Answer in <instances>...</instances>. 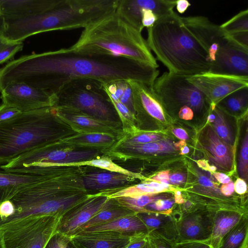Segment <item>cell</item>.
I'll list each match as a JSON object with an SVG mask.
<instances>
[{
  "instance_id": "5",
  "label": "cell",
  "mask_w": 248,
  "mask_h": 248,
  "mask_svg": "<svg viewBox=\"0 0 248 248\" xmlns=\"http://www.w3.org/2000/svg\"><path fill=\"white\" fill-rule=\"evenodd\" d=\"M69 50L90 55L126 58L158 68L141 32L115 11L91 23Z\"/></svg>"
},
{
  "instance_id": "60",
  "label": "cell",
  "mask_w": 248,
  "mask_h": 248,
  "mask_svg": "<svg viewBox=\"0 0 248 248\" xmlns=\"http://www.w3.org/2000/svg\"><path fill=\"white\" fill-rule=\"evenodd\" d=\"M248 248V247H247V248Z\"/></svg>"
},
{
  "instance_id": "19",
  "label": "cell",
  "mask_w": 248,
  "mask_h": 248,
  "mask_svg": "<svg viewBox=\"0 0 248 248\" xmlns=\"http://www.w3.org/2000/svg\"><path fill=\"white\" fill-rule=\"evenodd\" d=\"M133 234L112 231L81 232L71 237L78 248H125Z\"/></svg>"
},
{
  "instance_id": "23",
  "label": "cell",
  "mask_w": 248,
  "mask_h": 248,
  "mask_svg": "<svg viewBox=\"0 0 248 248\" xmlns=\"http://www.w3.org/2000/svg\"><path fill=\"white\" fill-rule=\"evenodd\" d=\"M137 215L145 225L148 232H154L176 242V224L171 215L151 212H138Z\"/></svg>"
},
{
  "instance_id": "29",
  "label": "cell",
  "mask_w": 248,
  "mask_h": 248,
  "mask_svg": "<svg viewBox=\"0 0 248 248\" xmlns=\"http://www.w3.org/2000/svg\"><path fill=\"white\" fill-rule=\"evenodd\" d=\"M170 193L143 194L132 197H120L114 198L120 205L135 213L144 212V207L158 200L171 198Z\"/></svg>"
},
{
  "instance_id": "32",
  "label": "cell",
  "mask_w": 248,
  "mask_h": 248,
  "mask_svg": "<svg viewBox=\"0 0 248 248\" xmlns=\"http://www.w3.org/2000/svg\"><path fill=\"white\" fill-rule=\"evenodd\" d=\"M248 101V88H245L228 95L218 103L232 112L238 113L247 108Z\"/></svg>"
},
{
  "instance_id": "18",
  "label": "cell",
  "mask_w": 248,
  "mask_h": 248,
  "mask_svg": "<svg viewBox=\"0 0 248 248\" xmlns=\"http://www.w3.org/2000/svg\"><path fill=\"white\" fill-rule=\"evenodd\" d=\"M198 146L204 151L210 161L217 167V169L228 172L233 170L232 146L221 139L210 126H206L201 132Z\"/></svg>"
},
{
  "instance_id": "33",
  "label": "cell",
  "mask_w": 248,
  "mask_h": 248,
  "mask_svg": "<svg viewBox=\"0 0 248 248\" xmlns=\"http://www.w3.org/2000/svg\"><path fill=\"white\" fill-rule=\"evenodd\" d=\"M220 27L227 35L248 32V10L240 11Z\"/></svg>"
},
{
  "instance_id": "27",
  "label": "cell",
  "mask_w": 248,
  "mask_h": 248,
  "mask_svg": "<svg viewBox=\"0 0 248 248\" xmlns=\"http://www.w3.org/2000/svg\"><path fill=\"white\" fill-rule=\"evenodd\" d=\"M1 166V164H0V187L10 192L8 199L19 188L40 180L45 175H29L9 172L2 169Z\"/></svg>"
},
{
  "instance_id": "47",
  "label": "cell",
  "mask_w": 248,
  "mask_h": 248,
  "mask_svg": "<svg viewBox=\"0 0 248 248\" xmlns=\"http://www.w3.org/2000/svg\"><path fill=\"white\" fill-rule=\"evenodd\" d=\"M190 6V3L187 0H177L175 1L176 10L181 14H184Z\"/></svg>"
},
{
  "instance_id": "43",
  "label": "cell",
  "mask_w": 248,
  "mask_h": 248,
  "mask_svg": "<svg viewBox=\"0 0 248 248\" xmlns=\"http://www.w3.org/2000/svg\"><path fill=\"white\" fill-rule=\"evenodd\" d=\"M186 175L182 172H175L169 176V182L173 185H180L186 181Z\"/></svg>"
},
{
  "instance_id": "35",
  "label": "cell",
  "mask_w": 248,
  "mask_h": 248,
  "mask_svg": "<svg viewBox=\"0 0 248 248\" xmlns=\"http://www.w3.org/2000/svg\"><path fill=\"white\" fill-rule=\"evenodd\" d=\"M175 201L173 198L158 200L144 207V212H151L171 215L174 210Z\"/></svg>"
},
{
  "instance_id": "55",
  "label": "cell",
  "mask_w": 248,
  "mask_h": 248,
  "mask_svg": "<svg viewBox=\"0 0 248 248\" xmlns=\"http://www.w3.org/2000/svg\"><path fill=\"white\" fill-rule=\"evenodd\" d=\"M215 119V115L213 112L212 111V113H211L207 117V120L208 122L210 123H213L214 122Z\"/></svg>"
},
{
  "instance_id": "25",
  "label": "cell",
  "mask_w": 248,
  "mask_h": 248,
  "mask_svg": "<svg viewBox=\"0 0 248 248\" xmlns=\"http://www.w3.org/2000/svg\"><path fill=\"white\" fill-rule=\"evenodd\" d=\"M104 231H112L130 233L140 232H148L147 227L137 216V213L121 217L108 223L91 227L81 232H92Z\"/></svg>"
},
{
  "instance_id": "6",
  "label": "cell",
  "mask_w": 248,
  "mask_h": 248,
  "mask_svg": "<svg viewBox=\"0 0 248 248\" xmlns=\"http://www.w3.org/2000/svg\"><path fill=\"white\" fill-rule=\"evenodd\" d=\"M75 133L55 115L53 107L21 112L0 122V164Z\"/></svg>"
},
{
  "instance_id": "46",
  "label": "cell",
  "mask_w": 248,
  "mask_h": 248,
  "mask_svg": "<svg viewBox=\"0 0 248 248\" xmlns=\"http://www.w3.org/2000/svg\"><path fill=\"white\" fill-rule=\"evenodd\" d=\"M234 190L239 194H245L247 191V185L246 182L241 178H238L234 184Z\"/></svg>"
},
{
  "instance_id": "11",
  "label": "cell",
  "mask_w": 248,
  "mask_h": 248,
  "mask_svg": "<svg viewBox=\"0 0 248 248\" xmlns=\"http://www.w3.org/2000/svg\"><path fill=\"white\" fill-rule=\"evenodd\" d=\"M173 0H117L115 12L141 32L173 11Z\"/></svg>"
},
{
  "instance_id": "52",
  "label": "cell",
  "mask_w": 248,
  "mask_h": 248,
  "mask_svg": "<svg viewBox=\"0 0 248 248\" xmlns=\"http://www.w3.org/2000/svg\"><path fill=\"white\" fill-rule=\"evenodd\" d=\"M174 200L175 203L181 204L185 202L184 199L183 198L181 193L179 190H175L174 192Z\"/></svg>"
},
{
  "instance_id": "36",
  "label": "cell",
  "mask_w": 248,
  "mask_h": 248,
  "mask_svg": "<svg viewBox=\"0 0 248 248\" xmlns=\"http://www.w3.org/2000/svg\"><path fill=\"white\" fill-rule=\"evenodd\" d=\"M44 248H78L71 236L55 232Z\"/></svg>"
},
{
  "instance_id": "10",
  "label": "cell",
  "mask_w": 248,
  "mask_h": 248,
  "mask_svg": "<svg viewBox=\"0 0 248 248\" xmlns=\"http://www.w3.org/2000/svg\"><path fill=\"white\" fill-rule=\"evenodd\" d=\"M186 78L166 72L156 78L151 87L163 104L176 107L179 109L187 106L194 112H202L207 105L212 103Z\"/></svg>"
},
{
  "instance_id": "49",
  "label": "cell",
  "mask_w": 248,
  "mask_h": 248,
  "mask_svg": "<svg viewBox=\"0 0 248 248\" xmlns=\"http://www.w3.org/2000/svg\"><path fill=\"white\" fill-rule=\"evenodd\" d=\"M173 134L178 139L183 140L189 139V137L186 132L181 128H174L172 131Z\"/></svg>"
},
{
  "instance_id": "20",
  "label": "cell",
  "mask_w": 248,
  "mask_h": 248,
  "mask_svg": "<svg viewBox=\"0 0 248 248\" xmlns=\"http://www.w3.org/2000/svg\"><path fill=\"white\" fill-rule=\"evenodd\" d=\"M134 178L107 170L87 172L83 177L86 190L91 194L104 190L121 188L130 186Z\"/></svg>"
},
{
  "instance_id": "9",
  "label": "cell",
  "mask_w": 248,
  "mask_h": 248,
  "mask_svg": "<svg viewBox=\"0 0 248 248\" xmlns=\"http://www.w3.org/2000/svg\"><path fill=\"white\" fill-rule=\"evenodd\" d=\"M60 217L30 216L0 225L3 248H44Z\"/></svg>"
},
{
  "instance_id": "3",
  "label": "cell",
  "mask_w": 248,
  "mask_h": 248,
  "mask_svg": "<svg viewBox=\"0 0 248 248\" xmlns=\"http://www.w3.org/2000/svg\"><path fill=\"white\" fill-rule=\"evenodd\" d=\"M116 0H50L36 14L20 17L0 16V38L22 42L43 32L85 28L113 13Z\"/></svg>"
},
{
  "instance_id": "16",
  "label": "cell",
  "mask_w": 248,
  "mask_h": 248,
  "mask_svg": "<svg viewBox=\"0 0 248 248\" xmlns=\"http://www.w3.org/2000/svg\"><path fill=\"white\" fill-rule=\"evenodd\" d=\"M109 199L99 193L92 194L60 217L55 232L73 236L79 228L105 207Z\"/></svg>"
},
{
  "instance_id": "56",
  "label": "cell",
  "mask_w": 248,
  "mask_h": 248,
  "mask_svg": "<svg viewBox=\"0 0 248 248\" xmlns=\"http://www.w3.org/2000/svg\"><path fill=\"white\" fill-rule=\"evenodd\" d=\"M189 152V148L186 146H185L181 148L180 153L181 154L184 155L188 153Z\"/></svg>"
},
{
  "instance_id": "34",
  "label": "cell",
  "mask_w": 248,
  "mask_h": 248,
  "mask_svg": "<svg viewBox=\"0 0 248 248\" xmlns=\"http://www.w3.org/2000/svg\"><path fill=\"white\" fill-rule=\"evenodd\" d=\"M23 46L22 42H10L0 38V64L13 59Z\"/></svg>"
},
{
  "instance_id": "54",
  "label": "cell",
  "mask_w": 248,
  "mask_h": 248,
  "mask_svg": "<svg viewBox=\"0 0 248 248\" xmlns=\"http://www.w3.org/2000/svg\"><path fill=\"white\" fill-rule=\"evenodd\" d=\"M198 165L202 168L206 170H209L210 166L205 160H201L197 162Z\"/></svg>"
},
{
  "instance_id": "15",
  "label": "cell",
  "mask_w": 248,
  "mask_h": 248,
  "mask_svg": "<svg viewBox=\"0 0 248 248\" xmlns=\"http://www.w3.org/2000/svg\"><path fill=\"white\" fill-rule=\"evenodd\" d=\"M52 107L55 115L76 133H104L119 136L122 132L118 122L102 120L67 108Z\"/></svg>"
},
{
  "instance_id": "37",
  "label": "cell",
  "mask_w": 248,
  "mask_h": 248,
  "mask_svg": "<svg viewBox=\"0 0 248 248\" xmlns=\"http://www.w3.org/2000/svg\"><path fill=\"white\" fill-rule=\"evenodd\" d=\"M238 169L241 177L246 180L248 176V134L243 140L239 155Z\"/></svg>"
},
{
  "instance_id": "4",
  "label": "cell",
  "mask_w": 248,
  "mask_h": 248,
  "mask_svg": "<svg viewBox=\"0 0 248 248\" xmlns=\"http://www.w3.org/2000/svg\"><path fill=\"white\" fill-rule=\"evenodd\" d=\"M147 30L149 49L169 72L185 77L209 72L207 53L175 12L160 17Z\"/></svg>"
},
{
  "instance_id": "8",
  "label": "cell",
  "mask_w": 248,
  "mask_h": 248,
  "mask_svg": "<svg viewBox=\"0 0 248 248\" xmlns=\"http://www.w3.org/2000/svg\"><path fill=\"white\" fill-rule=\"evenodd\" d=\"M101 154L98 150L78 149L53 142L22 154L1 167L9 172L37 175L44 168L89 160Z\"/></svg>"
},
{
  "instance_id": "38",
  "label": "cell",
  "mask_w": 248,
  "mask_h": 248,
  "mask_svg": "<svg viewBox=\"0 0 248 248\" xmlns=\"http://www.w3.org/2000/svg\"><path fill=\"white\" fill-rule=\"evenodd\" d=\"M149 242L152 248H176L175 242L154 232H148Z\"/></svg>"
},
{
  "instance_id": "7",
  "label": "cell",
  "mask_w": 248,
  "mask_h": 248,
  "mask_svg": "<svg viewBox=\"0 0 248 248\" xmlns=\"http://www.w3.org/2000/svg\"><path fill=\"white\" fill-rule=\"evenodd\" d=\"M54 95L53 107L67 108L102 120L117 122L118 116L115 109L102 83L97 80L73 79L64 84Z\"/></svg>"
},
{
  "instance_id": "39",
  "label": "cell",
  "mask_w": 248,
  "mask_h": 248,
  "mask_svg": "<svg viewBox=\"0 0 248 248\" xmlns=\"http://www.w3.org/2000/svg\"><path fill=\"white\" fill-rule=\"evenodd\" d=\"M16 209L13 203L10 200H6L0 203V224L12 217Z\"/></svg>"
},
{
  "instance_id": "17",
  "label": "cell",
  "mask_w": 248,
  "mask_h": 248,
  "mask_svg": "<svg viewBox=\"0 0 248 248\" xmlns=\"http://www.w3.org/2000/svg\"><path fill=\"white\" fill-rule=\"evenodd\" d=\"M216 210L198 209L182 215L176 222V242L206 241L210 237Z\"/></svg>"
},
{
  "instance_id": "59",
  "label": "cell",
  "mask_w": 248,
  "mask_h": 248,
  "mask_svg": "<svg viewBox=\"0 0 248 248\" xmlns=\"http://www.w3.org/2000/svg\"><path fill=\"white\" fill-rule=\"evenodd\" d=\"M0 248H3L0 230Z\"/></svg>"
},
{
  "instance_id": "42",
  "label": "cell",
  "mask_w": 248,
  "mask_h": 248,
  "mask_svg": "<svg viewBox=\"0 0 248 248\" xmlns=\"http://www.w3.org/2000/svg\"><path fill=\"white\" fill-rule=\"evenodd\" d=\"M20 112L16 108L2 103L0 106V122L8 120Z\"/></svg>"
},
{
  "instance_id": "28",
  "label": "cell",
  "mask_w": 248,
  "mask_h": 248,
  "mask_svg": "<svg viewBox=\"0 0 248 248\" xmlns=\"http://www.w3.org/2000/svg\"><path fill=\"white\" fill-rule=\"evenodd\" d=\"M248 219L247 213L224 237L217 248H244L248 247Z\"/></svg>"
},
{
  "instance_id": "31",
  "label": "cell",
  "mask_w": 248,
  "mask_h": 248,
  "mask_svg": "<svg viewBox=\"0 0 248 248\" xmlns=\"http://www.w3.org/2000/svg\"><path fill=\"white\" fill-rule=\"evenodd\" d=\"M211 109L215 115L214 122V131L217 135L228 144L232 146L234 138L226 121L224 114L217 104H211Z\"/></svg>"
},
{
  "instance_id": "14",
  "label": "cell",
  "mask_w": 248,
  "mask_h": 248,
  "mask_svg": "<svg viewBox=\"0 0 248 248\" xmlns=\"http://www.w3.org/2000/svg\"><path fill=\"white\" fill-rule=\"evenodd\" d=\"M2 103L21 112L52 107L55 95L21 82H12L1 92Z\"/></svg>"
},
{
  "instance_id": "30",
  "label": "cell",
  "mask_w": 248,
  "mask_h": 248,
  "mask_svg": "<svg viewBox=\"0 0 248 248\" xmlns=\"http://www.w3.org/2000/svg\"><path fill=\"white\" fill-rule=\"evenodd\" d=\"M67 166H91L103 170L122 173L133 178H140V175L130 171L115 163L109 157L104 155L85 161L58 165Z\"/></svg>"
},
{
  "instance_id": "57",
  "label": "cell",
  "mask_w": 248,
  "mask_h": 248,
  "mask_svg": "<svg viewBox=\"0 0 248 248\" xmlns=\"http://www.w3.org/2000/svg\"><path fill=\"white\" fill-rule=\"evenodd\" d=\"M217 170V167L215 166H210L209 170L214 171Z\"/></svg>"
},
{
  "instance_id": "2",
  "label": "cell",
  "mask_w": 248,
  "mask_h": 248,
  "mask_svg": "<svg viewBox=\"0 0 248 248\" xmlns=\"http://www.w3.org/2000/svg\"><path fill=\"white\" fill-rule=\"evenodd\" d=\"M86 167H52L41 179L16 190L9 199L15 206V213L0 224L30 216L61 217L87 199L92 194L83 183L88 172Z\"/></svg>"
},
{
  "instance_id": "24",
  "label": "cell",
  "mask_w": 248,
  "mask_h": 248,
  "mask_svg": "<svg viewBox=\"0 0 248 248\" xmlns=\"http://www.w3.org/2000/svg\"><path fill=\"white\" fill-rule=\"evenodd\" d=\"M50 0H0V16L20 17L44 10Z\"/></svg>"
},
{
  "instance_id": "21",
  "label": "cell",
  "mask_w": 248,
  "mask_h": 248,
  "mask_svg": "<svg viewBox=\"0 0 248 248\" xmlns=\"http://www.w3.org/2000/svg\"><path fill=\"white\" fill-rule=\"evenodd\" d=\"M118 136L104 133H75L54 143L78 149L103 151L113 146Z\"/></svg>"
},
{
  "instance_id": "22",
  "label": "cell",
  "mask_w": 248,
  "mask_h": 248,
  "mask_svg": "<svg viewBox=\"0 0 248 248\" xmlns=\"http://www.w3.org/2000/svg\"><path fill=\"white\" fill-rule=\"evenodd\" d=\"M246 213L247 212L230 209L216 210L211 235L206 242L212 248H217L224 237L239 222L243 215Z\"/></svg>"
},
{
  "instance_id": "58",
  "label": "cell",
  "mask_w": 248,
  "mask_h": 248,
  "mask_svg": "<svg viewBox=\"0 0 248 248\" xmlns=\"http://www.w3.org/2000/svg\"><path fill=\"white\" fill-rule=\"evenodd\" d=\"M142 248H152V247H151V246L150 245V244L149 242V240H148V242L146 243V244Z\"/></svg>"
},
{
  "instance_id": "51",
  "label": "cell",
  "mask_w": 248,
  "mask_h": 248,
  "mask_svg": "<svg viewBox=\"0 0 248 248\" xmlns=\"http://www.w3.org/2000/svg\"><path fill=\"white\" fill-rule=\"evenodd\" d=\"M199 181L201 185L205 187H214L213 183L207 177L202 175L199 177Z\"/></svg>"
},
{
  "instance_id": "41",
  "label": "cell",
  "mask_w": 248,
  "mask_h": 248,
  "mask_svg": "<svg viewBox=\"0 0 248 248\" xmlns=\"http://www.w3.org/2000/svg\"><path fill=\"white\" fill-rule=\"evenodd\" d=\"M176 248H212L206 241H184L175 242Z\"/></svg>"
},
{
  "instance_id": "45",
  "label": "cell",
  "mask_w": 248,
  "mask_h": 248,
  "mask_svg": "<svg viewBox=\"0 0 248 248\" xmlns=\"http://www.w3.org/2000/svg\"><path fill=\"white\" fill-rule=\"evenodd\" d=\"M169 171H163L151 178L148 181L157 182L161 183H166L169 185Z\"/></svg>"
},
{
  "instance_id": "50",
  "label": "cell",
  "mask_w": 248,
  "mask_h": 248,
  "mask_svg": "<svg viewBox=\"0 0 248 248\" xmlns=\"http://www.w3.org/2000/svg\"><path fill=\"white\" fill-rule=\"evenodd\" d=\"M214 175L217 180L221 184H228L231 181L230 177L223 173L215 172Z\"/></svg>"
},
{
  "instance_id": "12",
  "label": "cell",
  "mask_w": 248,
  "mask_h": 248,
  "mask_svg": "<svg viewBox=\"0 0 248 248\" xmlns=\"http://www.w3.org/2000/svg\"><path fill=\"white\" fill-rule=\"evenodd\" d=\"M185 28L207 54L211 65L230 39L220 26L203 16L181 17Z\"/></svg>"
},
{
  "instance_id": "13",
  "label": "cell",
  "mask_w": 248,
  "mask_h": 248,
  "mask_svg": "<svg viewBox=\"0 0 248 248\" xmlns=\"http://www.w3.org/2000/svg\"><path fill=\"white\" fill-rule=\"evenodd\" d=\"M186 78L213 104H217L237 91L248 88V77H246L207 72Z\"/></svg>"
},
{
  "instance_id": "48",
  "label": "cell",
  "mask_w": 248,
  "mask_h": 248,
  "mask_svg": "<svg viewBox=\"0 0 248 248\" xmlns=\"http://www.w3.org/2000/svg\"><path fill=\"white\" fill-rule=\"evenodd\" d=\"M234 190V183L230 181L229 183L223 184L220 188V191L222 194L225 196H231Z\"/></svg>"
},
{
  "instance_id": "1",
  "label": "cell",
  "mask_w": 248,
  "mask_h": 248,
  "mask_svg": "<svg viewBox=\"0 0 248 248\" xmlns=\"http://www.w3.org/2000/svg\"><path fill=\"white\" fill-rule=\"evenodd\" d=\"M159 74L157 68L126 58L63 48L9 62L0 69V91L12 82H21L55 94L65 83L80 78L102 83L132 80L152 87Z\"/></svg>"
},
{
  "instance_id": "53",
  "label": "cell",
  "mask_w": 248,
  "mask_h": 248,
  "mask_svg": "<svg viewBox=\"0 0 248 248\" xmlns=\"http://www.w3.org/2000/svg\"><path fill=\"white\" fill-rule=\"evenodd\" d=\"M10 192L5 189L0 187V203L2 201L8 200Z\"/></svg>"
},
{
  "instance_id": "40",
  "label": "cell",
  "mask_w": 248,
  "mask_h": 248,
  "mask_svg": "<svg viewBox=\"0 0 248 248\" xmlns=\"http://www.w3.org/2000/svg\"><path fill=\"white\" fill-rule=\"evenodd\" d=\"M148 240V232L134 233L131 237L128 245L125 248H142Z\"/></svg>"
},
{
  "instance_id": "44",
  "label": "cell",
  "mask_w": 248,
  "mask_h": 248,
  "mask_svg": "<svg viewBox=\"0 0 248 248\" xmlns=\"http://www.w3.org/2000/svg\"><path fill=\"white\" fill-rule=\"evenodd\" d=\"M194 111L187 106L181 108L178 112L179 117L185 120H192L194 116Z\"/></svg>"
},
{
  "instance_id": "26",
  "label": "cell",
  "mask_w": 248,
  "mask_h": 248,
  "mask_svg": "<svg viewBox=\"0 0 248 248\" xmlns=\"http://www.w3.org/2000/svg\"><path fill=\"white\" fill-rule=\"evenodd\" d=\"M134 213H136L120 205L114 198H109L105 207L79 228L75 234L88 228L108 223Z\"/></svg>"
}]
</instances>
